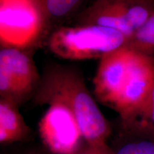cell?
Masks as SVG:
<instances>
[{
	"label": "cell",
	"mask_w": 154,
	"mask_h": 154,
	"mask_svg": "<svg viewBox=\"0 0 154 154\" xmlns=\"http://www.w3.org/2000/svg\"><path fill=\"white\" fill-rule=\"evenodd\" d=\"M73 154H108V153L87 146V147L86 148H84V149H80L79 151L75 152V153Z\"/></svg>",
	"instance_id": "cell-14"
},
{
	"label": "cell",
	"mask_w": 154,
	"mask_h": 154,
	"mask_svg": "<svg viewBox=\"0 0 154 154\" xmlns=\"http://www.w3.org/2000/svg\"><path fill=\"white\" fill-rule=\"evenodd\" d=\"M41 8L47 24L48 35L61 23L74 19L88 0H35ZM47 35V36H48Z\"/></svg>",
	"instance_id": "cell-10"
},
{
	"label": "cell",
	"mask_w": 154,
	"mask_h": 154,
	"mask_svg": "<svg viewBox=\"0 0 154 154\" xmlns=\"http://www.w3.org/2000/svg\"><path fill=\"white\" fill-rule=\"evenodd\" d=\"M26 154H42V153H38V152H30V153H26Z\"/></svg>",
	"instance_id": "cell-15"
},
{
	"label": "cell",
	"mask_w": 154,
	"mask_h": 154,
	"mask_svg": "<svg viewBox=\"0 0 154 154\" xmlns=\"http://www.w3.org/2000/svg\"><path fill=\"white\" fill-rule=\"evenodd\" d=\"M154 88V60L131 50L125 84L113 109L126 122L143 109Z\"/></svg>",
	"instance_id": "cell-6"
},
{
	"label": "cell",
	"mask_w": 154,
	"mask_h": 154,
	"mask_svg": "<svg viewBox=\"0 0 154 154\" xmlns=\"http://www.w3.org/2000/svg\"><path fill=\"white\" fill-rule=\"evenodd\" d=\"M125 47L154 60V14L128 38Z\"/></svg>",
	"instance_id": "cell-11"
},
{
	"label": "cell",
	"mask_w": 154,
	"mask_h": 154,
	"mask_svg": "<svg viewBox=\"0 0 154 154\" xmlns=\"http://www.w3.org/2000/svg\"><path fill=\"white\" fill-rule=\"evenodd\" d=\"M47 35L46 19L35 0H1V47L24 49Z\"/></svg>",
	"instance_id": "cell-4"
},
{
	"label": "cell",
	"mask_w": 154,
	"mask_h": 154,
	"mask_svg": "<svg viewBox=\"0 0 154 154\" xmlns=\"http://www.w3.org/2000/svg\"><path fill=\"white\" fill-rule=\"evenodd\" d=\"M131 50L122 47L100 59L94 78L96 99L113 109L124 88Z\"/></svg>",
	"instance_id": "cell-8"
},
{
	"label": "cell",
	"mask_w": 154,
	"mask_h": 154,
	"mask_svg": "<svg viewBox=\"0 0 154 154\" xmlns=\"http://www.w3.org/2000/svg\"><path fill=\"white\" fill-rule=\"evenodd\" d=\"M41 76L33 60L21 49L1 47L0 96L19 106L34 94Z\"/></svg>",
	"instance_id": "cell-5"
},
{
	"label": "cell",
	"mask_w": 154,
	"mask_h": 154,
	"mask_svg": "<svg viewBox=\"0 0 154 154\" xmlns=\"http://www.w3.org/2000/svg\"><path fill=\"white\" fill-rule=\"evenodd\" d=\"M48 49L69 60L101 59L124 47L127 37L119 31L94 24L61 25L47 36Z\"/></svg>",
	"instance_id": "cell-2"
},
{
	"label": "cell",
	"mask_w": 154,
	"mask_h": 154,
	"mask_svg": "<svg viewBox=\"0 0 154 154\" xmlns=\"http://www.w3.org/2000/svg\"><path fill=\"white\" fill-rule=\"evenodd\" d=\"M124 126L127 129L151 136L149 138L154 140V88L143 109L124 123Z\"/></svg>",
	"instance_id": "cell-12"
},
{
	"label": "cell",
	"mask_w": 154,
	"mask_h": 154,
	"mask_svg": "<svg viewBox=\"0 0 154 154\" xmlns=\"http://www.w3.org/2000/svg\"><path fill=\"white\" fill-rule=\"evenodd\" d=\"M114 154H154V140L146 137L131 140L121 146Z\"/></svg>",
	"instance_id": "cell-13"
},
{
	"label": "cell",
	"mask_w": 154,
	"mask_h": 154,
	"mask_svg": "<svg viewBox=\"0 0 154 154\" xmlns=\"http://www.w3.org/2000/svg\"><path fill=\"white\" fill-rule=\"evenodd\" d=\"M36 104L61 103L74 116L87 146L114 154L107 145L111 127L76 69L54 64L47 67L34 94Z\"/></svg>",
	"instance_id": "cell-1"
},
{
	"label": "cell",
	"mask_w": 154,
	"mask_h": 154,
	"mask_svg": "<svg viewBox=\"0 0 154 154\" xmlns=\"http://www.w3.org/2000/svg\"><path fill=\"white\" fill-rule=\"evenodd\" d=\"M30 131L19 111V105L9 100L0 99V143L21 141L27 137Z\"/></svg>",
	"instance_id": "cell-9"
},
{
	"label": "cell",
	"mask_w": 154,
	"mask_h": 154,
	"mask_svg": "<svg viewBox=\"0 0 154 154\" xmlns=\"http://www.w3.org/2000/svg\"><path fill=\"white\" fill-rule=\"evenodd\" d=\"M38 125L42 143L53 154H73L79 151L84 139L74 116L61 103H53Z\"/></svg>",
	"instance_id": "cell-7"
},
{
	"label": "cell",
	"mask_w": 154,
	"mask_h": 154,
	"mask_svg": "<svg viewBox=\"0 0 154 154\" xmlns=\"http://www.w3.org/2000/svg\"><path fill=\"white\" fill-rule=\"evenodd\" d=\"M153 14L154 0H89L74 20L113 29L128 40Z\"/></svg>",
	"instance_id": "cell-3"
}]
</instances>
